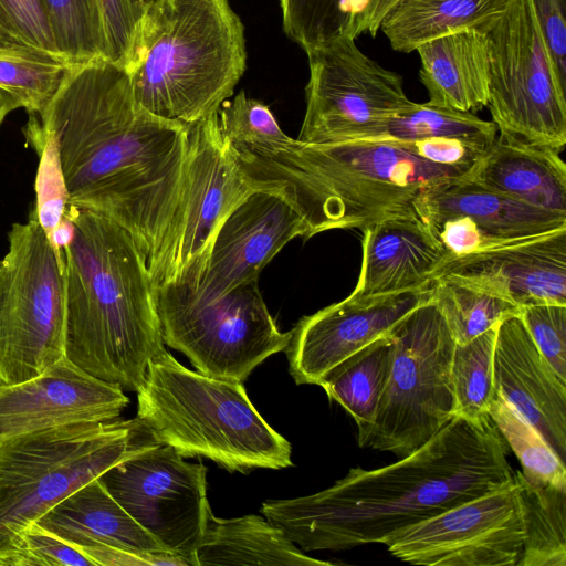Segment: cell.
Instances as JSON below:
<instances>
[{
	"instance_id": "6da1fadb",
	"label": "cell",
	"mask_w": 566,
	"mask_h": 566,
	"mask_svg": "<svg viewBox=\"0 0 566 566\" xmlns=\"http://www.w3.org/2000/svg\"><path fill=\"white\" fill-rule=\"evenodd\" d=\"M54 137L69 205L127 230L155 286L176 276L187 207L190 126L135 101L125 69L75 65L34 114Z\"/></svg>"
},
{
	"instance_id": "7a4b0ae2",
	"label": "cell",
	"mask_w": 566,
	"mask_h": 566,
	"mask_svg": "<svg viewBox=\"0 0 566 566\" xmlns=\"http://www.w3.org/2000/svg\"><path fill=\"white\" fill-rule=\"evenodd\" d=\"M514 480L507 444L489 417L457 415L429 441L378 469L352 468L333 485L261 513L303 552L385 544L408 526Z\"/></svg>"
},
{
	"instance_id": "3957f363",
	"label": "cell",
	"mask_w": 566,
	"mask_h": 566,
	"mask_svg": "<svg viewBox=\"0 0 566 566\" xmlns=\"http://www.w3.org/2000/svg\"><path fill=\"white\" fill-rule=\"evenodd\" d=\"M64 247L65 357L85 373L137 391L148 363L166 350L155 285L130 233L69 205Z\"/></svg>"
},
{
	"instance_id": "277c9868",
	"label": "cell",
	"mask_w": 566,
	"mask_h": 566,
	"mask_svg": "<svg viewBox=\"0 0 566 566\" xmlns=\"http://www.w3.org/2000/svg\"><path fill=\"white\" fill-rule=\"evenodd\" d=\"M229 151L253 190L273 191L291 203L307 227L306 239L416 213L413 200L421 190L463 175L390 142L307 144L296 138L271 154Z\"/></svg>"
},
{
	"instance_id": "5b68a950",
	"label": "cell",
	"mask_w": 566,
	"mask_h": 566,
	"mask_svg": "<svg viewBox=\"0 0 566 566\" xmlns=\"http://www.w3.org/2000/svg\"><path fill=\"white\" fill-rule=\"evenodd\" d=\"M245 64L229 0H151L123 67L142 108L190 126L232 96Z\"/></svg>"
},
{
	"instance_id": "8992f818",
	"label": "cell",
	"mask_w": 566,
	"mask_h": 566,
	"mask_svg": "<svg viewBox=\"0 0 566 566\" xmlns=\"http://www.w3.org/2000/svg\"><path fill=\"white\" fill-rule=\"evenodd\" d=\"M136 392L137 418L184 458L241 473L292 465L290 442L262 418L241 381L190 370L165 350L150 359Z\"/></svg>"
},
{
	"instance_id": "52a82bcc",
	"label": "cell",
	"mask_w": 566,
	"mask_h": 566,
	"mask_svg": "<svg viewBox=\"0 0 566 566\" xmlns=\"http://www.w3.org/2000/svg\"><path fill=\"white\" fill-rule=\"evenodd\" d=\"M157 443L138 418L67 423L1 440L0 556L61 500Z\"/></svg>"
},
{
	"instance_id": "ba28073f",
	"label": "cell",
	"mask_w": 566,
	"mask_h": 566,
	"mask_svg": "<svg viewBox=\"0 0 566 566\" xmlns=\"http://www.w3.org/2000/svg\"><path fill=\"white\" fill-rule=\"evenodd\" d=\"M392 359L375 420L361 448L406 457L457 416L455 340L432 297L391 332Z\"/></svg>"
},
{
	"instance_id": "9c48e42d",
	"label": "cell",
	"mask_w": 566,
	"mask_h": 566,
	"mask_svg": "<svg viewBox=\"0 0 566 566\" xmlns=\"http://www.w3.org/2000/svg\"><path fill=\"white\" fill-rule=\"evenodd\" d=\"M0 259V385L39 376L65 357L64 258L32 208Z\"/></svg>"
},
{
	"instance_id": "30bf717a",
	"label": "cell",
	"mask_w": 566,
	"mask_h": 566,
	"mask_svg": "<svg viewBox=\"0 0 566 566\" xmlns=\"http://www.w3.org/2000/svg\"><path fill=\"white\" fill-rule=\"evenodd\" d=\"M155 298L164 344L212 378L242 382L291 339V331L281 332L270 314L258 280L208 302L166 282L155 286Z\"/></svg>"
},
{
	"instance_id": "8fae6325",
	"label": "cell",
	"mask_w": 566,
	"mask_h": 566,
	"mask_svg": "<svg viewBox=\"0 0 566 566\" xmlns=\"http://www.w3.org/2000/svg\"><path fill=\"white\" fill-rule=\"evenodd\" d=\"M488 38V107L497 133L562 151L566 84L557 75L533 1L507 0Z\"/></svg>"
},
{
	"instance_id": "7c38bea8",
	"label": "cell",
	"mask_w": 566,
	"mask_h": 566,
	"mask_svg": "<svg viewBox=\"0 0 566 566\" xmlns=\"http://www.w3.org/2000/svg\"><path fill=\"white\" fill-rule=\"evenodd\" d=\"M310 78L298 140L328 144L361 138L412 105L402 77L340 35L306 52Z\"/></svg>"
},
{
	"instance_id": "4fadbf2b",
	"label": "cell",
	"mask_w": 566,
	"mask_h": 566,
	"mask_svg": "<svg viewBox=\"0 0 566 566\" xmlns=\"http://www.w3.org/2000/svg\"><path fill=\"white\" fill-rule=\"evenodd\" d=\"M97 479L168 553L197 566L196 551L211 512L206 465L187 462L171 447L157 443Z\"/></svg>"
},
{
	"instance_id": "5bb4252c",
	"label": "cell",
	"mask_w": 566,
	"mask_h": 566,
	"mask_svg": "<svg viewBox=\"0 0 566 566\" xmlns=\"http://www.w3.org/2000/svg\"><path fill=\"white\" fill-rule=\"evenodd\" d=\"M523 526L515 480L392 535L396 558L426 566H517Z\"/></svg>"
},
{
	"instance_id": "9a60e30c",
	"label": "cell",
	"mask_w": 566,
	"mask_h": 566,
	"mask_svg": "<svg viewBox=\"0 0 566 566\" xmlns=\"http://www.w3.org/2000/svg\"><path fill=\"white\" fill-rule=\"evenodd\" d=\"M433 295L432 281L405 291L357 295L303 316L284 349L297 385H321L343 361L390 334L415 308Z\"/></svg>"
},
{
	"instance_id": "2e32d148",
	"label": "cell",
	"mask_w": 566,
	"mask_h": 566,
	"mask_svg": "<svg viewBox=\"0 0 566 566\" xmlns=\"http://www.w3.org/2000/svg\"><path fill=\"white\" fill-rule=\"evenodd\" d=\"M297 237L306 239L307 227L291 203L273 191L253 190L220 226L196 285L169 282L195 301H212L258 280L263 268Z\"/></svg>"
},
{
	"instance_id": "e0dca14e",
	"label": "cell",
	"mask_w": 566,
	"mask_h": 566,
	"mask_svg": "<svg viewBox=\"0 0 566 566\" xmlns=\"http://www.w3.org/2000/svg\"><path fill=\"white\" fill-rule=\"evenodd\" d=\"M218 112L190 125L186 217L172 280L190 289L205 270L220 226L253 191L223 140Z\"/></svg>"
},
{
	"instance_id": "ac0fdd59",
	"label": "cell",
	"mask_w": 566,
	"mask_h": 566,
	"mask_svg": "<svg viewBox=\"0 0 566 566\" xmlns=\"http://www.w3.org/2000/svg\"><path fill=\"white\" fill-rule=\"evenodd\" d=\"M128 403L118 385L63 357L36 377L0 385V441L61 424L113 421Z\"/></svg>"
},
{
	"instance_id": "d6986e66",
	"label": "cell",
	"mask_w": 566,
	"mask_h": 566,
	"mask_svg": "<svg viewBox=\"0 0 566 566\" xmlns=\"http://www.w3.org/2000/svg\"><path fill=\"white\" fill-rule=\"evenodd\" d=\"M431 280L476 287L520 307L566 304V229L448 261Z\"/></svg>"
},
{
	"instance_id": "ffe728a7",
	"label": "cell",
	"mask_w": 566,
	"mask_h": 566,
	"mask_svg": "<svg viewBox=\"0 0 566 566\" xmlns=\"http://www.w3.org/2000/svg\"><path fill=\"white\" fill-rule=\"evenodd\" d=\"M500 395L566 460V379L541 354L518 314L502 319L493 352Z\"/></svg>"
},
{
	"instance_id": "44dd1931",
	"label": "cell",
	"mask_w": 566,
	"mask_h": 566,
	"mask_svg": "<svg viewBox=\"0 0 566 566\" xmlns=\"http://www.w3.org/2000/svg\"><path fill=\"white\" fill-rule=\"evenodd\" d=\"M357 295L400 292L431 282L444 260L429 226L416 213L381 220L363 230Z\"/></svg>"
},
{
	"instance_id": "7402d4cb",
	"label": "cell",
	"mask_w": 566,
	"mask_h": 566,
	"mask_svg": "<svg viewBox=\"0 0 566 566\" xmlns=\"http://www.w3.org/2000/svg\"><path fill=\"white\" fill-rule=\"evenodd\" d=\"M559 153L497 133L461 178L524 203L566 214V165Z\"/></svg>"
},
{
	"instance_id": "603a6c76",
	"label": "cell",
	"mask_w": 566,
	"mask_h": 566,
	"mask_svg": "<svg viewBox=\"0 0 566 566\" xmlns=\"http://www.w3.org/2000/svg\"><path fill=\"white\" fill-rule=\"evenodd\" d=\"M416 51L428 103L471 113L488 106L490 48L486 33L455 32L428 41Z\"/></svg>"
},
{
	"instance_id": "cb8c5ba5",
	"label": "cell",
	"mask_w": 566,
	"mask_h": 566,
	"mask_svg": "<svg viewBox=\"0 0 566 566\" xmlns=\"http://www.w3.org/2000/svg\"><path fill=\"white\" fill-rule=\"evenodd\" d=\"M35 523L75 547L102 543L137 553H168L98 479L61 500Z\"/></svg>"
},
{
	"instance_id": "d4e9b609",
	"label": "cell",
	"mask_w": 566,
	"mask_h": 566,
	"mask_svg": "<svg viewBox=\"0 0 566 566\" xmlns=\"http://www.w3.org/2000/svg\"><path fill=\"white\" fill-rule=\"evenodd\" d=\"M413 210L420 218L467 216L496 231L525 238L566 229L564 213L524 203L461 177L421 190Z\"/></svg>"
},
{
	"instance_id": "484cf974",
	"label": "cell",
	"mask_w": 566,
	"mask_h": 566,
	"mask_svg": "<svg viewBox=\"0 0 566 566\" xmlns=\"http://www.w3.org/2000/svg\"><path fill=\"white\" fill-rule=\"evenodd\" d=\"M197 566L266 565L322 566L332 565L307 556L286 534L260 515L220 518L212 514L196 551Z\"/></svg>"
},
{
	"instance_id": "4316f807",
	"label": "cell",
	"mask_w": 566,
	"mask_h": 566,
	"mask_svg": "<svg viewBox=\"0 0 566 566\" xmlns=\"http://www.w3.org/2000/svg\"><path fill=\"white\" fill-rule=\"evenodd\" d=\"M507 0H400L380 29L395 51L410 53L421 44L451 33H486L500 19Z\"/></svg>"
},
{
	"instance_id": "83f0119b",
	"label": "cell",
	"mask_w": 566,
	"mask_h": 566,
	"mask_svg": "<svg viewBox=\"0 0 566 566\" xmlns=\"http://www.w3.org/2000/svg\"><path fill=\"white\" fill-rule=\"evenodd\" d=\"M392 359L391 333L332 370L319 385L355 420L360 442L371 427Z\"/></svg>"
},
{
	"instance_id": "f1b7e54d",
	"label": "cell",
	"mask_w": 566,
	"mask_h": 566,
	"mask_svg": "<svg viewBox=\"0 0 566 566\" xmlns=\"http://www.w3.org/2000/svg\"><path fill=\"white\" fill-rule=\"evenodd\" d=\"M523 526L517 566H566V489L536 484L514 472Z\"/></svg>"
},
{
	"instance_id": "f546056e",
	"label": "cell",
	"mask_w": 566,
	"mask_h": 566,
	"mask_svg": "<svg viewBox=\"0 0 566 566\" xmlns=\"http://www.w3.org/2000/svg\"><path fill=\"white\" fill-rule=\"evenodd\" d=\"M497 135L492 120L471 112L412 103L403 112L377 124L357 140L406 142L427 138H462L490 146Z\"/></svg>"
},
{
	"instance_id": "4dcf8cb0",
	"label": "cell",
	"mask_w": 566,
	"mask_h": 566,
	"mask_svg": "<svg viewBox=\"0 0 566 566\" xmlns=\"http://www.w3.org/2000/svg\"><path fill=\"white\" fill-rule=\"evenodd\" d=\"M75 65L51 52L0 44V88L13 95L28 114L39 115Z\"/></svg>"
},
{
	"instance_id": "1f68e13d",
	"label": "cell",
	"mask_w": 566,
	"mask_h": 566,
	"mask_svg": "<svg viewBox=\"0 0 566 566\" xmlns=\"http://www.w3.org/2000/svg\"><path fill=\"white\" fill-rule=\"evenodd\" d=\"M433 300L444 316L455 344L463 345L502 319L518 314L520 306L492 294L449 280H431Z\"/></svg>"
},
{
	"instance_id": "d6a6232c",
	"label": "cell",
	"mask_w": 566,
	"mask_h": 566,
	"mask_svg": "<svg viewBox=\"0 0 566 566\" xmlns=\"http://www.w3.org/2000/svg\"><path fill=\"white\" fill-rule=\"evenodd\" d=\"M489 415L518 459L526 480L566 489L565 462L513 406L494 394Z\"/></svg>"
},
{
	"instance_id": "836d02e7",
	"label": "cell",
	"mask_w": 566,
	"mask_h": 566,
	"mask_svg": "<svg viewBox=\"0 0 566 566\" xmlns=\"http://www.w3.org/2000/svg\"><path fill=\"white\" fill-rule=\"evenodd\" d=\"M497 325L463 345L454 346L451 374L457 415L471 420L490 416L495 394L493 352Z\"/></svg>"
},
{
	"instance_id": "e575fe53",
	"label": "cell",
	"mask_w": 566,
	"mask_h": 566,
	"mask_svg": "<svg viewBox=\"0 0 566 566\" xmlns=\"http://www.w3.org/2000/svg\"><path fill=\"white\" fill-rule=\"evenodd\" d=\"M219 127L232 151L271 154L289 148L294 138L280 127L270 108L244 91L226 101L218 112Z\"/></svg>"
},
{
	"instance_id": "d590c367",
	"label": "cell",
	"mask_w": 566,
	"mask_h": 566,
	"mask_svg": "<svg viewBox=\"0 0 566 566\" xmlns=\"http://www.w3.org/2000/svg\"><path fill=\"white\" fill-rule=\"evenodd\" d=\"M60 53L73 64L107 60L97 0H45Z\"/></svg>"
},
{
	"instance_id": "8d00e7d4",
	"label": "cell",
	"mask_w": 566,
	"mask_h": 566,
	"mask_svg": "<svg viewBox=\"0 0 566 566\" xmlns=\"http://www.w3.org/2000/svg\"><path fill=\"white\" fill-rule=\"evenodd\" d=\"M24 135L40 158L33 208L41 227L50 238L65 219L70 199L59 150L54 137L41 126L34 114H29Z\"/></svg>"
},
{
	"instance_id": "74e56055",
	"label": "cell",
	"mask_w": 566,
	"mask_h": 566,
	"mask_svg": "<svg viewBox=\"0 0 566 566\" xmlns=\"http://www.w3.org/2000/svg\"><path fill=\"white\" fill-rule=\"evenodd\" d=\"M346 0H280L285 34L305 52L344 35Z\"/></svg>"
},
{
	"instance_id": "f35d334b",
	"label": "cell",
	"mask_w": 566,
	"mask_h": 566,
	"mask_svg": "<svg viewBox=\"0 0 566 566\" xmlns=\"http://www.w3.org/2000/svg\"><path fill=\"white\" fill-rule=\"evenodd\" d=\"M421 220L429 226L443 250L444 260L442 264L465 255L537 238L503 233L485 227L470 217L460 214L428 217L421 218Z\"/></svg>"
},
{
	"instance_id": "ab89813d",
	"label": "cell",
	"mask_w": 566,
	"mask_h": 566,
	"mask_svg": "<svg viewBox=\"0 0 566 566\" xmlns=\"http://www.w3.org/2000/svg\"><path fill=\"white\" fill-rule=\"evenodd\" d=\"M0 44L28 46L62 55L45 0H0Z\"/></svg>"
},
{
	"instance_id": "60d3db41",
	"label": "cell",
	"mask_w": 566,
	"mask_h": 566,
	"mask_svg": "<svg viewBox=\"0 0 566 566\" xmlns=\"http://www.w3.org/2000/svg\"><path fill=\"white\" fill-rule=\"evenodd\" d=\"M0 566H94L75 546L30 523L15 545L0 556Z\"/></svg>"
},
{
	"instance_id": "b9f144b4",
	"label": "cell",
	"mask_w": 566,
	"mask_h": 566,
	"mask_svg": "<svg viewBox=\"0 0 566 566\" xmlns=\"http://www.w3.org/2000/svg\"><path fill=\"white\" fill-rule=\"evenodd\" d=\"M518 316L544 358L566 379V304L525 305Z\"/></svg>"
},
{
	"instance_id": "7bdbcfd3",
	"label": "cell",
	"mask_w": 566,
	"mask_h": 566,
	"mask_svg": "<svg viewBox=\"0 0 566 566\" xmlns=\"http://www.w3.org/2000/svg\"><path fill=\"white\" fill-rule=\"evenodd\" d=\"M107 43V60L124 66L137 27L151 0H97Z\"/></svg>"
},
{
	"instance_id": "ee69618b",
	"label": "cell",
	"mask_w": 566,
	"mask_h": 566,
	"mask_svg": "<svg viewBox=\"0 0 566 566\" xmlns=\"http://www.w3.org/2000/svg\"><path fill=\"white\" fill-rule=\"evenodd\" d=\"M390 143L400 146L420 160L454 168L463 175L489 147L476 142L450 137Z\"/></svg>"
},
{
	"instance_id": "f6af8a7d",
	"label": "cell",
	"mask_w": 566,
	"mask_h": 566,
	"mask_svg": "<svg viewBox=\"0 0 566 566\" xmlns=\"http://www.w3.org/2000/svg\"><path fill=\"white\" fill-rule=\"evenodd\" d=\"M559 80L566 84V0H532Z\"/></svg>"
},
{
	"instance_id": "bcb514c9",
	"label": "cell",
	"mask_w": 566,
	"mask_h": 566,
	"mask_svg": "<svg viewBox=\"0 0 566 566\" xmlns=\"http://www.w3.org/2000/svg\"><path fill=\"white\" fill-rule=\"evenodd\" d=\"M400 0H346L344 35L377 34L385 15Z\"/></svg>"
},
{
	"instance_id": "7dc6e473",
	"label": "cell",
	"mask_w": 566,
	"mask_h": 566,
	"mask_svg": "<svg viewBox=\"0 0 566 566\" xmlns=\"http://www.w3.org/2000/svg\"><path fill=\"white\" fill-rule=\"evenodd\" d=\"M20 107V102L13 95L0 88V126L11 112Z\"/></svg>"
}]
</instances>
